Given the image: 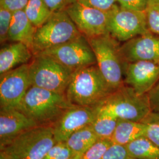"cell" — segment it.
Listing matches in <instances>:
<instances>
[{"instance_id":"cell-1","label":"cell","mask_w":159,"mask_h":159,"mask_svg":"<svg viewBox=\"0 0 159 159\" xmlns=\"http://www.w3.org/2000/svg\"><path fill=\"white\" fill-rule=\"evenodd\" d=\"M73 104L66 94L30 86L18 110L39 125H53Z\"/></svg>"},{"instance_id":"cell-2","label":"cell","mask_w":159,"mask_h":159,"mask_svg":"<svg viewBox=\"0 0 159 159\" xmlns=\"http://www.w3.org/2000/svg\"><path fill=\"white\" fill-rule=\"evenodd\" d=\"M113 91L94 64L74 71L66 94L73 104L95 107Z\"/></svg>"},{"instance_id":"cell-3","label":"cell","mask_w":159,"mask_h":159,"mask_svg":"<svg viewBox=\"0 0 159 159\" xmlns=\"http://www.w3.org/2000/svg\"><path fill=\"white\" fill-rule=\"evenodd\" d=\"M94 108L117 119L144 123L152 113L148 95H139L125 84L111 93Z\"/></svg>"},{"instance_id":"cell-4","label":"cell","mask_w":159,"mask_h":159,"mask_svg":"<svg viewBox=\"0 0 159 159\" xmlns=\"http://www.w3.org/2000/svg\"><path fill=\"white\" fill-rule=\"evenodd\" d=\"M56 141L53 127L39 125L0 147V159H43Z\"/></svg>"},{"instance_id":"cell-5","label":"cell","mask_w":159,"mask_h":159,"mask_svg":"<svg viewBox=\"0 0 159 159\" xmlns=\"http://www.w3.org/2000/svg\"><path fill=\"white\" fill-rule=\"evenodd\" d=\"M94 51L97 67L113 91L125 85L126 63L120 52L118 41L108 34L87 38Z\"/></svg>"},{"instance_id":"cell-6","label":"cell","mask_w":159,"mask_h":159,"mask_svg":"<svg viewBox=\"0 0 159 159\" xmlns=\"http://www.w3.org/2000/svg\"><path fill=\"white\" fill-rule=\"evenodd\" d=\"M73 71L53 58L39 53L29 64L31 85L58 93L66 94Z\"/></svg>"},{"instance_id":"cell-7","label":"cell","mask_w":159,"mask_h":159,"mask_svg":"<svg viewBox=\"0 0 159 159\" xmlns=\"http://www.w3.org/2000/svg\"><path fill=\"white\" fill-rule=\"evenodd\" d=\"M81 34L65 10L54 12L46 23L36 30L33 53L35 56Z\"/></svg>"},{"instance_id":"cell-8","label":"cell","mask_w":159,"mask_h":159,"mask_svg":"<svg viewBox=\"0 0 159 159\" xmlns=\"http://www.w3.org/2000/svg\"><path fill=\"white\" fill-rule=\"evenodd\" d=\"M40 53L53 58L73 72L96 64L94 51L87 38L83 34L73 40Z\"/></svg>"},{"instance_id":"cell-9","label":"cell","mask_w":159,"mask_h":159,"mask_svg":"<svg viewBox=\"0 0 159 159\" xmlns=\"http://www.w3.org/2000/svg\"><path fill=\"white\" fill-rule=\"evenodd\" d=\"M108 34L119 42H125L148 30L145 11L131 10L117 4L110 11Z\"/></svg>"},{"instance_id":"cell-10","label":"cell","mask_w":159,"mask_h":159,"mask_svg":"<svg viewBox=\"0 0 159 159\" xmlns=\"http://www.w3.org/2000/svg\"><path fill=\"white\" fill-rule=\"evenodd\" d=\"M1 108H19L30 87L29 64L0 74Z\"/></svg>"},{"instance_id":"cell-11","label":"cell","mask_w":159,"mask_h":159,"mask_svg":"<svg viewBox=\"0 0 159 159\" xmlns=\"http://www.w3.org/2000/svg\"><path fill=\"white\" fill-rule=\"evenodd\" d=\"M65 11L80 32L87 38L108 34L110 11L85 6L79 1L68 7Z\"/></svg>"},{"instance_id":"cell-12","label":"cell","mask_w":159,"mask_h":159,"mask_svg":"<svg viewBox=\"0 0 159 159\" xmlns=\"http://www.w3.org/2000/svg\"><path fill=\"white\" fill-rule=\"evenodd\" d=\"M96 116L94 107L73 104L52 126L56 143L65 142L76 131L91 125Z\"/></svg>"},{"instance_id":"cell-13","label":"cell","mask_w":159,"mask_h":159,"mask_svg":"<svg viewBox=\"0 0 159 159\" xmlns=\"http://www.w3.org/2000/svg\"><path fill=\"white\" fill-rule=\"evenodd\" d=\"M159 81V63L152 61L126 63L124 83L139 95L147 94Z\"/></svg>"},{"instance_id":"cell-14","label":"cell","mask_w":159,"mask_h":159,"mask_svg":"<svg viewBox=\"0 0 159 159\" xmlns=\"http://www.w3.org/2000/svg\"><path fill=\"white\" fill-rule=\"evenodd\" d=\"M125 63L152 61L159 63V35L149 32L136 36L120 46Z\"/></svg>"},{"instance_id":"cell-15","label":"cell","mask_w":159,"mask_h":159,"mask_svg":"<svg viewBox=\"0 0 159 159\" xmlns=\"http://www.w3.org/2000/svg\"><path fill=\"white\" fill-rule=\"evenodd\" d=\"M39 125L16 108H1L0 147L10 142L25 131Z\"/></svg>"},{"instance_id":"cell-16","label":"cell","mask_w":159,"mask_h":159,"mask_svg":"<svg viewBox=\"0 0 159 159\" xmlns=\"http://www.w3.org/2000/svg\"><path fill=\"white\" fill-rule=\"evenodd\" d=\"M34 57L32 50L20 42L4 45L0 50V74L25 64Z\"/></svg>"},{"instance_id":"cell-17","label":"cell","mask_w":159,"mask_h":159,"mask_svg":"<svg viewBox=\"0 0 159 159\" xmlns=\"http://www.w3.org/2000/svg\"><path fill=\"white\" fill-rule=\"evenodd\" d=\"M37 28L30 22L24 10L13 12L8 34V41L20 42L32 50Z\"/></svg>"},{"instance_id":"cell-18","label":"cell","mask_w":159,"mask_h":159,"mask_svg":"<svg viewBox=\"0 0 159 159\" xmlns=\"http://www.w3.org/2000/svg\"><path fill=\"white\" fill-rule=\"evenodd\" d=\"M146 123L119 119L111 139L113 144L126 146L137 139L146 136Z\"/></svg>"},{"instance_id":"cell-19","label":"cell","mask_w":159,"mask_h":159,"mask_svg":"<svg viewBox=\"0 0 159 159\" xmlns=\"http://www.w3.org/2000/svg\"><path fill=\"white\" fill-rule=\"evenodd\" d=\"M98 140L90 125L74 132L65 142L75 156L84 153Z\"/></svg>"},{"instance_id":"cell-20","label":"cell","mask_w":159,"mask_h":159,"mask_svg":"<svg viewBox=\"0 0 159 159\" xmlns=\"http://www.w3.org/2000/svg\"><path fill=\"white\" fill-rule=\"evenodd\" d=\"M129 156L137 159H159V146L146 137L125 146Z\"/></svg>"},{"instance_id":"cell-21","label":"cell","mask_w":159,"mask_h":159,"mask_svg":"<svg viewBox=\"0 0 159 159\" xmlns=\"http://www.w3.org/2000/svg\"><path fill=\"white\" fill-rule=\"evenodd\" d=\"M24 10L30 22L37 29L46 23L53 12L44 0H29Z\"/></svg>"},{"instance_id":"cell-22","label":"cell","mask_w":159,"mask_h":159,"mask_svg":"<svg viewBox=\"0 0 159 159\" xmlns=\"http://www.w3.org/2000/svg\"><path fill=\"white\" fill-rule=\"evenodd\" d=\"M118 121L119 119L107 114L97 111L96 117L91 127L99 140H111Z\"/></svg>"},{"instance_id":"cell-23","label":"cell","mask_w":159,"mask_h":159,"mask_svg":"<svg viewBox=\"0 0 159 159\" xmlns=\"http://www.w3.org/2000/svg\"><path fill=\"white\" fill-rule=\"evenodd\" d=\"M13 12L0 6V42L4 45L8 41L9 30L11 22Z\"/></svg>"},{"instance_id":"cell-24","label":"cell","mask_w":159,"mask_h":159,"mask_svg":"<svg viewBox=\"0 0 159 159\" xmlns=\"http://www.w3.org/2000/svg\"><path fill=\"white\" fill-rule=\"evenodd\" d=\"M145 13L148 30L159 35V2L149 4Z\"/></svg>"},{"instance_id":"cell-25","label":"cell","mask_w":159,"mask_h":159,"mask_svg":"<svg viewBox=\"0 0 159 159\" xmlns=\"http://www.w3.org/2000/svg\"><path fill=\"white\" fill-rule=\"evenodd\" d=\"M74 156L66 142H58L48 150L43 159H70Z\"/></svg>"},{"instance_id":"cell-26","label":"cell","mask_w":159,"mask_h":159,"mask_svg":"<svg viewBox=\"0 0 159 159\" xmlns=\"http://www.w3.org/2000/svg\"><path fill=\"white\" fill-rule=\"evenodd\" d=\"M112 144L111 140H99L83 154L80 159H100Z\"/></svg>"},{"instance_id":"cell-27","label":"cell","mask_w":159,"mask_h":159,"mask_svg":"<svg viewBox=\"0 0 159 159\" xmlns=\"http://www.w3.org/2000/svg\"><path fill=\"white\" fill-rule=\"evenodd\" d=\"M145 123L148 125L145 137L159 146V114L152 112Z\"/></svg>"},{"instance_id":"cell-28","label":"cell","mask_w":159,"mask_h":159,"mask_svg":"<svg viewBox=\"0 0 159 159\" xmlns=\"http://www.w3.org/2000/svg\"><path fill=\"white\" fill-rule=\"evenodd\" d=\"M130 157L125 146L112 144L100 159H129Z\"/></svg>"},{"instance_id":"cell-29","label":"cell","mask_w":159,"mask_h":159,"mask_svg":"<svg viewBox=\"0 0 159 159\" xmlns=\"http://www.w3.org/2000/svg\"><path fill=\"white\" fill-rule=\"evenodd\" d=\"M85 6L98 9L104 11H110L118 3L117 0H78Z\"/></svg>"},{"instance_id":"cell-30","label":"cell","mask_w":159,"mask_h":159,"mask_svg":"<svg viewBox=\"0 0 159 159\" xmlns=\"http://www.w3.org/2000/svg\"><path fill=\"white\" fill-rule=\"evenodd\" d=\"M117 3L127 9L144 12L149 4V0H117Z\"/></svg>"},{"instance_id":"cell-31","label":"cell","mask_w":159,"mask_h":159,"mask_svg":"<svg viewBox=\"0 0 159 159\" xmlns=\"http://www.w3.org/2000/svg\"><path fill=\"white\" fill-rule=\"evenodd\" d=\"M51 11L56 12L65 10L78 0H44Z\"/></svg>"},{"instance_id":"cell-32","label":"cell","mask_w":159,"mask_h":159,"mask_svg":"<svg viewBox=\"0 0 159 159\" xmlns=\"http://www.w3.org/2000/svg\"><path fill=\"white\" fill-rule=\"evenodd\" d=\"M147 95L152 112L159 114V81Z\"/></svg>"},{"instance_id":"cell-33","label":"cell","mask_w":159,"mask_h":159,"mask_svg":"<svg viewBox=\"0 0 159 159\" xmlns=\"http://www.w3.org/2000/svg\"><path fill=\"white\" fill-rule=\"evenodd\" d=\"M29 0H0V6H3L12 12L24 10Z\"/></svg>"},{"instance_id":"cell-34","label":"cell","mask_w":159,"mask_h":159,"mask_svg":"<svg viewBox=\"0 0 159 159\" xmlns=\"http://www.w3.org/2000/svg\"><path fill=\"white\" fill-rule=\"evenodd\" d=\"M83 155V154H79L74 156L73 157H72L71 158H70V159H80L81 158Z\"/></svg>"},{"instance_id":"cell-35","label":"cell","mask_w":159,"mask_h":159,"mask_svg":"<svg viewBox=\"0 0 159 159\" xmlns=\"http://www.w3.org/2000/svg\"><path fill=\"white\" fill-rule=\"evenodd\" d=\"M159 2V0H149V4L154 3V2Z\"/></svg>"},{"instance_id":"cell-36","label":"cell","mask_w":159,"mask_h":159,"mask_svg":"<svg viewBox=\"0 0 159 159\" xmlns=\"http://www.w3.org/2000/svg\"><path fill=\"white\" fill-rule=\"evenodd\" d=\"M129 159H134V158H131V157H130Z\"/></svg>"}]
</instances>
